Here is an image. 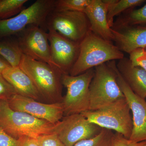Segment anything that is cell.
Listing matches in <instances>:
<instances>
[{
	"instance_id": "cell-20",
	"label": "cell",
	"mask_w": 146,
	"mask_h": 146,
	"mask_svg": "<svg viewBox=\"0 0 146 146\" xmlns=\"http://www.w3.org/2000/svg\"><path fill=\"white\" fill-rule=\"evenodd\" d=\"M114 22L112 29H117L124 27L146 24V4L142 8L129 10Z\"/></svg>"
},
{
	"instance_id": "cell-27",
	"label": "cell",
	"mask_w": 146,
	"mask_h": 146,
	"mask_svg": "<svg viewBox=\"0 0 146 146\" xmlns=\"http://www.w3.org/2000/svg\"><path fill=\"white\" fill-rule=\"evenodd\" d=\"M16 94L17 92L13 86L3 77L2 74H0V96L4 97L7 100Z\"/></svg>"
},
{
	"instance_id": "cell-2",
	"label": "cell",
	"mask_w": 146,
	"mask_h": 146,
	"mask_svg": "<svg viewBox=\"0 0 146 146\" xmlns=\"http://www.w3.org/2000/svg\"><path fill=\"white\" fill-rule=\"evenodd\" d=\"M55 125L27 113L13 110L7 99L0 100V127L15 139L25 137L36 138L54 133Z\"/></svg>"
},
{
	"instance_id": "cell-13",
	"label": "cell",
	"mask_w": 146,
	"mask_h": 146,
	"mask_svg": "<svg viewBox=\"0 0 146 146\" xmlns=\"http://www.w3.org/2000/svg\"><path fill=\"white\" fill-rule=\"evenodd\" d=\"M117 82L133 115V128L129 140L136 142L146 141V102L134 94L124 80L116 68Z\"/></svg>"
},
{
	"instance_id": "cell-10",
	"label": "cell",
	"mask_w": 146,
	"mask_h": 146,
	"mask_svg": "<svg viewBox=\"0 0 146 146\" xmlns=\"http://www.w3.org/2000/svg\"><path fill=\"white\" fill-rule=\"evenodd\" d=\"M17 35V42L23 54L56 67L52 59L48 33L44 29L32 25Z\"/></svg>"
},
{
	"instance_id": "cell-31",
	"label": "cell",
	"mask_w": 146,
	"mask_h": 146,
	"mask_svg": "<svg viewBox=\"0 0 146 146\" xmlns=\"http://www.w3.org/2000/svg\"><path fill=\"white\" fill-rule=\"evenodd\" d=\"M1 99H7L5 98H4V97L2 96H0V100Z\"/></svg>"
},
{
	"instance_id": "cell-26",
	"label": "cell",
	"mask_w": 146,
	"mask_h": 146,
	"mask_svg": "<svg viewBox=\"0 0 146 146\" xmlns=\"http://www.w3.org/2000/svg\"><path fill=\"white\" fill-rule=\"evenodd\" d=\"M146 144V141L134 142L116 132L112 137L111 146H143Z\"/></svg>"
},
{
	"instance_id": "cell-5",
	"label": "cell",
	"mask_w": 146,
	"mask_h": 146,
	"mask_svg": "<svg viewBox=\"0 0 146 146\" xmlns=\"http://www.w3.org/2000/svg\"><path fill=\"white\" fill-rule=\"evenodd\" d=\"M130 109L125 98L102 108L81 113L89 121L102 128L115 130L129 139L133 128Z\"/></svg>"
},
{
	"instance_id": "cell-33",
	"label": "cell",
	"mask_w": 146,
	"mask_h": 146,
	"mask_svg": "<svg viewBox=\"0 0 146 146\" xmlns=\"http://www.w3.org/2000/svg\"></svg>"
},
{
	"instance_id": "cell-17",
	"label": "cell",
	"mask_w": 146,
	"mask_h": 146,
	"mask_svg": "<svg viewBox=\"0 0 146 146\" xmlns=\"http://www.w3.org/2000/svg\"><path fill=\"white\" fill-rule=\"evenodd\" d=\"M2 74L18 95L38 101L43 99L31 79L19 67H9Z\"/></svg>"
},
{
	"instance_id": "cell-14",
	"label": "cell",
	"mask_w": 146,
	"mask_h": 146,
	"mask_svg": "<svg viewBox=\"0 0 146 146\" xmlns=\"http://www.w3.org/2000/svg\"><path fill=\"white\" fill-rule=\"evenodd\" d=\"M84 12L89 19L91 31L104 40L113 42L112 29L108 22L107 6L103 0H92Z\"/></svg>"
},
{
	"instance_id": "cell-3",
	"label": "cell",
	"mask_w": 146,
	"mask_h": 146,
	"mask_svg": "<svg viewBox=\"0 0 146 146\" xmlns=\"http://www.w3.org/2000/svg\"><path fill=\"white\" fill-rule=\"evenodd\" d=\"M19 67L30 78L43 99L50 103L62 102L63 74L58 68L24 54Z\"/></svg>"
},
{
	"instance_id": "cell-12",
	"label": "cell",
	"mask_w": 146,
	"mask_h": 146,
	"mask_svg": "<svg viewBox=\"0 0 146 146\" xmlns=\"http://www.w3.org/2000/svg\"><path fill=\"white\" fill-rule=\"evenodd\" d=\"M52 59L63 74H69L78 57L80 44L61 36L56 32L49 31Z\"/></svg>"
},
{
	"instance_id": "cell-11",
	"label": "cell",
	"mask_w": 146,
	"mask_h": 146,
	"mask_svg": "<svg viewBox=\"0 0 146 146\" xmlns=\"http://www.w3.org/2000/svg\"><path fill=\"white\" fill-rule=\"evenodd\" d=\"M7 100L9 106L13 110L27 113L53 124L57 123L64 117L62 102L44 103L18 94Z\"/></svg>"
},
{
	"instance_id": "cell-16",
	"label": "cell",
	"mask_w": 146,
	"mask_h": 146,
	"mask_svg": "<svg viewBox=\"0 0 146 146\" xmlns=\"http://www.w3.org/2000/svg\"><path fill=\"white\" fill-rule=\"evenodd\" d=\"M124 81L132 91L142 98H146V72L131 65L129 58L124 57L116 64Z\"/></svg>"
},
{
	"instance_id": "cell-21",
	"label": "cell",
	"mask_w": 146,
	"mask_h": 146,
	"mask_svg": "<svg viewBox=\"0 0 146 146\" xmlns=\"http://www.w3.org/2000/svg\"><path fill=\"white\" fill-rule=\"evenodd\" d=\"M28 0H0V20H5L18 15L24 9Z\"/></svg>"
},
{
	"instance_id": "cell-7",
	"label": "cell",
	"mask_w": 146,
	"mask_h": 146,
	"mask_svg": "<svg viewBox=\"0 0 146 146\" xmlns=\"http://www.w3.org/2000/svg\"><path fill=\"white\" fill-rule=\"evenodd\" d=\"M55 0H37L12 18L0 20V38L18 35L32 25L45 27L46 20L54 9Z\"/></svg>"
},
{
	"instance_id": "cell-6",
	"label": "cell",
	"mask_w": 146,
	"mask_h": 146,
	"mask_svg": "<svg viewBox=\"0 0 146 146\" xmlns=\"http://www.w3.org/2000/svg\"><path fill=\"white\" fill-rule=\"evenodd\" d=\"M94 74V68L76 76L63 74L62 84L67 89L62 103L64 116L81 114L90 110L89 86Z\"/></svg>"
},
{
	"instance_id": "cell-15",
	"label": "cell",
	"mask_w": 146,
	"mask_h": 146,
	"mask_svg": "<svg viewBox=\"0 0 146 146\" xmlns=\"http://www.w3.org/2000/svg\"><path fill=\"white\" fill-rule=\"evenodd\" d=\"M112 32L115 45L122 52L129 54L137 49L146 48V27L131 26L112 29Z\"/></svg>"
},
{
	"instance_id": "cell-22",
	"label": "cell",
	"mask_w": 146,
	"mask_h": 146,
	"mask_svg": "<svg viewBox=\"0 0 146 146\" xmlns=\"http://www.w3.org/2000/svg\"><path fill=\"white\" fill-rule=\"evenodd\" d=\"M114 134L112 130L102 128L96 136L79 141L73 146H111Z\"/></svg>"
},
{
	"instance_id": "cell-24",
	"label": "cell",
	"mask_w": 146,
	"mask_h": 146,
	"mask_svg": "<svg viewBox=\"0 0 146 146\" xmlns=\"http://www.w3.org/2000/svg\"><path fill=\"white\" fill-rule=\"evenodd\" d=\"M129 60L134 67H140L146 72V49L138 48L129 54Z\"/></svg>"
},
{
	"instance_id": "cell-23",
	"label": "cell",
	"mask_w": 146,
	"mask_h": 146,
	"mask_svg": "<svg viewBox=\"0 0 146 146\" xmlns=\"http://www.w3.org/2000/svg\"><path fill=\"white\" fill-rule=\"evenodd\" d=\"M92 0H55L54 10L84 12Z\"/></svg>"
},
{
	"instance_id": "cell-25",
	"label": "cell",
	"mask_w": 146,
	"mask_h": 146,
	"mask_svg": "<svg viewBox=\"0 0 146 146\" xmlns=\"http://www.w3.org/2000/svg\"><path fill=\"white\" fill-rule=\"evenodd\" d=\"M36 139L40 146H65L55 133L42 135Z\"/></svg>"
},
{
	"instance_id": "cell-19",
	"label": "cell",
	"mask_w": 146,
	"mask_h": 146,
	"mask_svg": "<svg viewBox=\"0 0 146 146\" xmlns=\"http://www.w3.org/2000/svg\"><path fill=\"white\" fill-rule=\"evenodd\" d=\"M23 54L17 39L0 41V56L11 67H19Z\"/></svg>"
},
{
	"instance_id": "cell-4",
	"label": "cell",
	"mask_w": 146,
	"mask_h": 146,
	"mask_svg": "<svg viewBox=\"0 0 146 146\" xmlns=\"http://www.w3.org/2000/svg\"><path fill=\"white\" fill-rule=\"evenodd\" d=\"M115 60L95 67L89 86L90 110H97L125 98L117 82Z\"/></svg>"
},
{
	"instance_id": "cell-1",
	"label": "cell",
	"mask_w": 146,
	"mask_h": 146,
	"mask_svg": "<svg viewBox=\"0 0 146 146\" xmlns=\"http://www.w3.org/2000/svg\"><path fill=\"white\" fill-rule=\"evenodd\" d=\"M124 57L113 42H108L90 31L80 44L78 57L69 75L76 76L107 63Z\"/></svg>"
},
{
	"instance_id": "cell-28",
	"label": "cell",
	"mask_w": 146,
	"mask_h": 146,
	"mask_svg": "<svg viewBox=\"0 0 146 146\" xmlns=\"http://www.w3.org/2000/svg\"><path fill=\"white\" fill-rule=\"evenodd\" d=\"M20 139H15L0 127V146H21Z\"/></svg>"
},
{
	"instance_id": "cell-18",
	"label": "cell",
	"mask_w": 146,
	"mask_h": 146,
	"mask_svg": "<svg viewBox=\"0 0 146 146\" xmlns=\"http://www.w3.org/2000/svg\"><path fill=\"white\" fill-rule=\"evenodd\" d=\"M107 6V20L108 25L112 28L114 18L124 11L141 5L146 1L144 0H103Z\"/></svg>"
},
{
	"instance_id": "cell-29",
	"label": "cell",
	"mask_w": 146,
	"mask_h": 146,
	"mask_svg": "<svg viewBox=\"0 0 146 146\" xmlns=\"http://www.w3.org/2000/svg\"><path fill=\"white\" fill-rule=\"evenodd\" d=\"M21 146H40L36 138L25 137L20 138Z\"/></svg>"
},
{
	"instance_id": "cell-32",
	"label": "cell",
	"mask_w": 146,
	"mask_h": 146,
	"mask_svg": "<svg viewBox=\"0 0 146 146\" xmlns=\"http://www.w3.org/2000/svg\"><path fill=\"white\" fill-rule=\"evenodd\" d=\"M143 146H146V145H144Z\"/></svg>"
},
{
	"instance_id": "cell-30",
	"label": "cell",
	"mask_w": 146,
	"mask_h": 146,
	"mask_svg": "<svg viewBox=\"0 0 146 146\" xmlns=\"http://www.w3.org/2000/svg\"><path fill=\"white\" fill-rule=\"evenodd\" d=\"M10 67L11 66L9 63L3 58L0 56V74H2L5 70Z\"/></svg>"
},
{
	"instance_id": "cell-9",
	"label": "cell",
	"mask_w": 146,
	"mask_h": 146,
	"mask_svg": "<svg viewBox=\"0 0 146 146\" xmlns=\"http://www.w3.org/2000/svg\"><path fill=\"white\" fill-rule=\"evenodd\" d=\"M102 128L91 123L82 114L64 116L55 125L54 133L57 134L65 146H73L77 143L94 138Z\"/></svg>"
},
{
	"instance_id": "cell-8",
	"label": "cell",
	"mask_w": 146,
	"mask_h": 146,
	"mask_svg": "<svg viewBox=\"0 0 146 146\" xmlns=\"http://www.w3.org/2000/svg\"><path fill=\"white\" fill-rule=\"evenodd\" d=\"M45 28L78 43L91 31L89 19L84 12L54 9L47 17Z\"/></svg>"
}]
</instances>
